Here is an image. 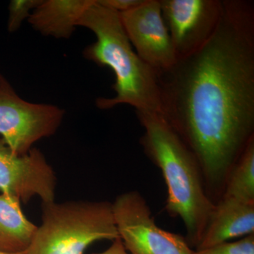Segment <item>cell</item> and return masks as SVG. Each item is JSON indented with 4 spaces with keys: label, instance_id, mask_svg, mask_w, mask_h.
I'll use <instances>...</instances> for the list:
<instances>
[{
    "label": "cell",
    "instance_id": "5bb4252c",
    "mask_svg": "<svg viewBox=\"0 0 254 254\" xmlns=\"http://www.w3.org/2000/svg\"><path fill=\"white\" fill-rule=\"evenodd\" d=\"M192 254H254V234L237 242H225L204 250L193 251Z\"/></svg>",
    "mask_w": 254,
    "mask_h": 254
},
{
    "label": "cell",
    "instance_id": "8992f818",
    "mask_svg": "<svg viewBox=\"0 0 254 254\" xmlns=\"http://www.w3.org/2000/svg\"><path fill=\"white\" fill-rule=\"evenodd\" d=\"M119 237L128 254H192L186 240L155 223L150 207L136 190L118 195L113 203Z\"/></svg>",
    "mask_w": 254,
    "mask_h": 254
},
{
    "label": "cell",
    "instance_id": "30bf717a",
    "mask_svg": "<svg viewBox=\"0 0 254 254\" xmlns=\"http://www.w3.org/2000/svg\"><path fill=\"white\" fill-rule=\"evenodd\" d=\"M254 232V202L224 198L215 205L196 250L246 237Z\"/></svg>",
    "mask_w": 254,
    "mask_h": 254
},
{
    "label": "cell",
    "instance_id": "52a82bcc",
    "mask_svg": "<svg viewBox=\"0 0 254 254\" xmlns=\"http://www.w3.org/2000/svg\"><path fill=\"white\" fill-rule=\"evenodd\" d=\"M164 22L177 60L201 48L221 18L222 0H160Z\"/></svg>",
    "mask_w": 254,
    "mask_h": 254
},
{
    "label": "cell",
    "instance_id": "e0dca14e",
    "mask_svg": "<svg viewBox=\"0 0 254 254\" xmlns=\"http://www.w3.org/2000/svg\"><path fill=\"white\" fill-rule=\"evenodd\" d=\"M94 254H128L120 238L114 240L113 244L104 252Z\"/></svg>",
    "mask_w": 254,
    "mask_h": 254
},
{
    "label": "cell",
    "instance_id": "6da1fadb",
    "mask_svg": "<svg viewBox=\"0 0 254 254\" xmlns=\"http://www.w3.org/2000/svg\"><path fill=\"white\" fill-rule=\"evenodd\" d=\"M222 1L210 39L157 71L164 118L213 186L231 172L254 129V2Z\"/></svg>",
    "mask_w": 254,
    "mask_h": 254
},
{
    "label": "cell",
    "instance_id": "4fadbf2b",
    "mask_svg": "<svg viewBox=\"0 0 254 254\" xmlns=\"http://www.w3.org/2000/svg\"><path fill=\"white\" fill-rule=\"evenodd\" d=\"M224 198L254 202V138H252L232 169Z\"/></svg>",
    "mask_w": 254,
    "mask_h": 254
},
{
    "label": "cell",
    "instance_id": "5b68a950",
    "mask_svg": "<svg viewBox=\"0 0 254 254\" xmlns=\"http://www.w3.org/2000/svg\"><path fill=\"white\" fill-rule=\"evenodd\" d=\"M64 117L56 105L23 100L0 73V135L16 154H26L42 138L54 135Z\"/></svg>",
    "mask_w": 254,
    "mask_h": 254
},
{
    "label": "cell",
    "instance_id": "ba28073f",
    "mask_svg": "<svg viewBox=\"0 0 254 254\" xmlns=\"http://www.w3.org/2000/svg\"><path fill=\"white\" fill-rule=\"evenodd\" d=\"M57 177L43 153L32 148L17 155L0 138V191L27 203L35 196L43 203L55 201Z\"/></svg>",
    "mask_w": 254,
    "mask_h": 254
},
{
    "label": "cell",
    "instance_id": "3957f363",
    "mask_svg": "<svg viewBox=\"0 0 254 254\" xmlns=\"http://www.w3.org/2000/svg\"><path fill=\"white\" fill-rule=\"evenodd\" d=\"M136 114L145 130L142 145L161 170L166 183V209L182 219L190 242L197 246L215 207L203 187L198 161L163 115L147 112Z\"/></svg>",
    "mask_w": 254,
    "mask_h": 254
},
{
    "label": "cell",
    "instance_id": "7a4b0ae2",
    "mask_svg": "<svg viewBox=\"0 0 254 254\" xmlns=\"http://www.w3.org/2000/svg\"><path fill=\"white\" fill-rule=\"evenodd\" d=\"M78 26L88 28L96 37V41L85 48L83 56L99 66H108L116 78L113 86L116 95L98 98L97 107L108 110L126 104L136 113L163 115L158 72L133 51L118 13L93 0Z\"/></svg>",
    "mask_w": 254,
    "mask_h": 254
},
{
    "label": "cell",
    "instance_id": "277c9868",
    "mask_svg": "<svg viewBox=\"0 0 254 254\" xmlns=\"http://www.w3.org/2000/svg\"><path fill=\"white\" fill-rule=\"evenodd\" d=\"M120 238L113 203L73 200L43 203L42 224L26 254H83L95 242Z\"/></svg>",
    "mask_w": 254,
    "mask_h": 254
},
{
    "label": "cell",
    "instance_id": "ac0fdd59",
    "mask_svg": "<svg viewBox=\"0 0 254 254\" xmlns=\"http://www.w3.org/2000/svg\"><path fill=\"white\" fill-rule=\"evenodd\" d=\"M0 254H26V252H19V253H10V252H4L0 251Z\"/></svg>",
    "mask_w": 254,
    "mask_h": 254
},
{
    "label": "cell",
    "instance_id": "2e32d148",
    "mask_svg": "<svg viewBox=\"0 0 254 254\" xmlns=\"http://www.w3.org/2000/svg\"><path fill=\"white\" fill-rule=\"evenodd\" d=\"M102 6L118 13L125 12L139 6L144 0H97Z\"/></svg>",
    "mask_w": 254,
    "mask_h": 254
},
{
    "label": "cell",
    "instance_id": "9a60e30c",
    "mask_svg": "<svg viewBox=\"0 0 254 254\" xmlns=\"http://www.w3.org/2000/svg\"><path fill=\"white\" fill-rule=\"evenodd\" d=\"M42 0H13L9 6L8 31L14 33L19 29L21 24L31 16L33 10L40 4Z\"/></svg>",
    "mask_w": 254,
    "mask_h": 254
},
{
    "label": "cell",
    "instance_id": "9c48e42d",
    "mask_svg": "<svg viewBox=\"0 0 254 254\" xmlns=\"http://www.w3.org/2000/svg\"><path fill=\"white\" fill-rule=\"evenodd\" d=\"M118 14L131 46L145 63L161 71L177 63L176 52L164 22L160 0H144L139 6Z\"/></svg>",
    "mask_w": 254,
    "mask_h": 254
},
{
    "label": "cell",
    "instance_id": "7c38bea8",
    "mask_svg": "<svg viewBox=\"0 0 254 254\" xmlns=\"http://www.w3.org/2000/svg\"><path fill=\"white\" fill-rule=\"evenodd\" d=\"M37 228L23 213L19 200L0 193V251L26 252Z\"/></svg>",
    "mask_w": 254,
    "mask_h": 254
},
{
    "label": "cell",
    "instance_id": "8fae6325",
    "mask_svg": "<svg viewBox=\"0 0 254 254\" xmlns=\"http://www.w3.org/2000/svg\"><path fill=\"white\" fill-rule=\"evenodd\" d=\"M93 0H42L28 21L36 31L56 38L71 37Z\"/></svg>",
    "mask_w": 254,
    "mask_h": 254
}]
</instances>
